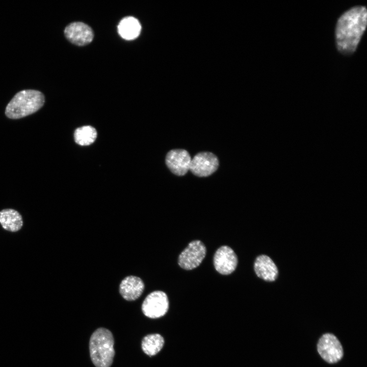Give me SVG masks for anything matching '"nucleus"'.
<instances>
[{
	"instance_id": "obj_1",
	"label": "nucleus",
	"mask_w": 367,
	"mask_h": 367,
	"mask_svg": "<svg viewBox=\"0 0 367 367\" xmlns=\"http://www.w3.org/2000/svg\"><path fill=\"white\" fill-rule=\"evenodd\" d=\"M367 12L362 6H356L345 12L338 18L335 28L338 50L350 55L356 50L366 27Z\"/></svg>"
},
{
	"instance_id": "obj_2",
	"label": "nucleus",
	"mask_w": 367,
	"mask_h": 367,
	"mask_svg": "<svg viewBox=\"0 0 367 367\" xmlns=\"http://www.w3.org/2000/svg\"><path fill=\"white\" fill-rule=\"evenodd\" d=\"M114 339L108 329L100 327L91 335L89 341L91 359L96 367H110L115 355Z\"/></svg>"
},
{
	"instance_id": "obj_3",
	"label": "nucleus",
	"mask_w": 367,
	"mask_h": 367,
	"mask_svg": "<svg viewBox=\"0 0 367 367\" xmlns=\"http://www.w3.org/2000/svg\"><path fill=\"white\" fill-rule=\"evenodd\" d=\"M45 101L43 94L35 90H24L16 93L7 104L5 114L9 118L19 119L40 109Z\"/></svg>"
},
{
	"instance_id": "obj_4",
	"label": "nucleus",
	"mask_w": 367,
	"mask_h": 367,
	"mask_svg": "<svg viewBox=\"0 0 367 367\" xmlns=\"http://www.w3.org/2000/svg\"><path fill=\"white\" fill-rule=\"evenodd\" d=\"M317 348L322 359L329 363H334L340 360L344 355L343 346L334 334L326 333L319 339Z\"/></svg>"
},
{
	"instance_id": "obj_5",
	"label": "nucleus",
	"mask_w": 367,
	"mask_h": 367,
	"mask_svg": "<svg viewBox=\"0 0 367 367\" xmlns=\"http://www.w3.org/2000/svg\"><path fill=\"white\" fill-rule=\"evenodd\" d=\"M169 308V300L166 294L161 291H155L149 294L142 304L143 314L151 319L164 316Z\"/></svg>"
},
{
	"instance_id": "obj_6",
	"label": "nucleus",
	"mask_w": 367,
	"mask_h": 367,
	"mask_svg": "<svg viewBox=\"0 0 367 367\" xmlns=\"http://www.w3.org/2000/svg\"><path fill=\"white\" fill-rule=\"evenodd\" d=\"M206 253V247L202 242L199 240L193 241L179 255L178 264L184 269H194L200 265Z\"/></svg>"
},
{
	"instance_id": "obj_7",
	"label": "nucleus",
	"mask_w": 367,
	"mask_h": 367,
	"mask_svg": "<svg viewBox=\"0 0 367 367\" xmlns=\"http://www.w3.org/2000/svg\"><path fill=\"white\" fill-rule=\"evenodd\" d=\"M219 166L217 157L209 152H201L191 160L189 170L196 176L206 177L216 171Z\"/></svg>"
},
{
	"instance_id": "obj_8",
	"label": "nucleus",
	"mask_w": 367,
	"mask_h": 367,
	"mask_svg": "<svg viewBox=\"0 0 367 367\" xmlns=\"http://www.w3.org/2000/svg\"><path fill=\"white\" fill-rule=\"evenodd\" d=\"M238 258L234 251L228 246L217 249L214 256V265L216 271L222 275L232 273L237 268Z\"/></svg>"
},
{
	"instance_id": "obj_9",
	"label": "nucleus",
	"mask_w": 367,
	"mask_h": 367,
	"mask_svg": "<svg viewBox=\"0 0 367 367\" xmlns=\"http://www.w3.org/2000/svg\"><path fill=\"white\" fill-rule=\"evenodd\" d=\"M64 34L70 42L79 46L90 43L94 36L91 28L82 22H74L68 24L65 29Z\"/></svg>"
},
{
	"instance_id": "obj_10",
	"label": "nucleus",
	"mask_w": 367,
	"mask_h": 367,
	"mask_svg": "<svg viewBox=\"0 0 367 367\" xmlns=\"http://www.w3.org/2000/svg\"><path fill=\"white\" fill-rule=\"evenodd\" d=\"M165 161L167 167L173 174L182 176L189 170L191 159L187 151L177 149L169 151Z\"/></svg>"
},
{
	"instance_id": "obj_11",
	"label": "nucleus",
	"mask_w": 367,
	"mask_h": 367,
	"mask_svg": "<svg viewBox=\"0 0 367 367\" xmlns=\"http://www.w3.org/2000/svg\"><path fill=\"white\" fill-rule=\"evenodd\" d=\"M144 289L142 280L135 276L125 277L121 282L119 290L122 298L129 301H134L139 298Z\"/></svg>"
},
{
	"instance_id": "obj_12",
	"label": "nucleus",
	"mask_w": 367,
	"mask_h": 367,
	"mask_svg": "<svg viewBox=\"0 0 367 367\" xmlns=\"http://www.w3.org/2000/svg\"><path fill=\"white\" fill-rule=\"evenodd\" d=\"M254 269L256 275L267 281L275 280L278 276V269L273 260L266 255L257 256L254 263Z\"/></svg>"
},
{
	"instance_id": "obj_13",
	"label": "nucleus",
	"mask_w": 367,
	"mask_h": 367,
	"mask_svg": "<svg viewBox=\"0 0 367 367\" xmlns=\"http://www.w3.org/2000/svg\"><path fill=\"white\" fill-rule=\"evenodd\" d=\"M141 26L139 20L132 16L123 18L118 25V32L124 39L134 40L137 38L141 32Z\"/></svg>"
},
{
	"instance_id": "obj_14",
	"label": "nucleus",
	"mask_w": 367,
	"mask_h": 367,
	"mask_svg": "<svg viewBox=\"0 0 367 367\" xmlns=\"http://www.w3.org/2000/svg\"><path fill=\"white\" fill-rule=\"evenodd\" d=\"M0 223L5 229L15 232L22 227L23 221L21 216L17 211L7 208L0 212Z\"/></svg>"
},
{
	"instance_id": "obj_15",
	"label": "nucleus",
	"mask_w": 367,
	"mask_h": 367,
	"mask_svg": "<svg viewBox=\"0 0 367 367\" xmlns=\"http://www.w3.org/2000/svg\"><path fill=\"white\" fill-rule=\"evenodd\" d=\"M163 337L159 333L149 334L145 336L141 343L143 351L149 356L158 354L164 345Z\"/></svg>"
},
{
	"instance_id": "obj_16",
	"label": "nucleus",
	"mask_w": 367,
	"mask_h": 367,
	"mask_svg": "<svg viewBox=\"0 0 367 367\" xmlns=\"http://www.w3.org/2000/svg\"><path fill=\"white\" fill-rule=\"evenodd\" d=\"M97 137V132L92 126H83L76 128L74 133L75 142L82 146H87L93 143Z\"/></svg>"
}]
</instances>
